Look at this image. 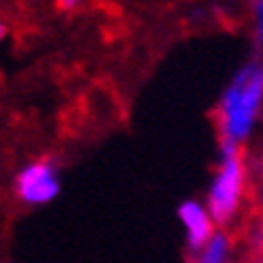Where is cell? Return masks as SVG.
Listing matches in <instances>:
<instances>
[{
  "label": "cell",
  "instance_id": "5",
  "mask_svg": "<svg viewBox=\"0 0 263 263\" xmlns=\"http://www.w3.org/2000/svg\"><path fill=\"white\" fill-rule=\"evenodd\" d=\"M229 257V240L222 231H216L199 253H197L195 263H227Z\"/></svg>",
  "mask_w": 263,
  "mask_h": 263
},
{
  "label": "cell",
  "instance_id": "2",
  "mask_svg": "<svg viewBox=\"0 0 263 263\" xmlns=\"http://www.w3.org/2000/svg\"><path fill=\"white\" fill-rule=\"evenodd\" d=\"M244 193V161L240 146L220 143V161L214 180L210 182L205 208L216 225H227L235 216Z\"/></svg>",
  "mask_w": 263,
  "mask_h": 263
},
{
  "label": "cell",
  "instance_id": "6",
  "mask_svg": "<svg viewBox=\"0 0 263 263\" xmlns=\"http://www.w3.org/2000/svg\"><path fill=\"white\" fill-rule=\"evenodd\" d=\"M253 11V43L261 51L263 49V0H251Z\"/></svg>",
  "mask_w": 263,
  "mask_h": 263
},
{
  "label": "cell",
  "instance_id": "4",
  "mask_svg": "<svg viewBox=\"0 0 263 263\" xmlns=\"http://www.w3.org/2000/svg\"><path fill=\"white\" fill-rule=\"evenodd\" d=\"M178 218L186 233V244L193 253H199L201 248L212 240L216 233V222L210 216L208 208L197 201V199H186L178 205Z\"/></svg>",
  "mask_w": 263,
  "mask_h": 263
},
{
  "label": "cell",
  "instance_id": "1",
  "mask_svg": "<svg viewBox=\"0 0 263 263\" xmlns=\"http://www.w3.org/2000/svg\"><path fill=\"white\" fill-rule=\"evenodd\" d=\"M263 107V64L248 60L231 77L218 101L220 141L240 146L253 135Z\"/></svg>",
  "mask_w": 263,
  "mask_h": 263
},
{
  "label": "cell",
  "instance_id": "8",
  "mask_svg": "<svg viewBox=\"0 0 263 263\" xmlns=\"http://www.w3.org/2000/svg\"><path fill=\"white\" fill-rule=\"evenodd\" d=\"M7 34H9V28H7V24L5 22H0V43L7 39Z\"/></svg>",
  "mask_w": 263,
  "mask_h": 263
},
{
  "label": "cell",
  "instance_id": "3",
  "mask_svg": "<svg viewBox=\"0 0 263 263\" xmlns=\"http://www.w3.org/2000/svg\"><path fill=\"white\" fill-rule=\"evenodd\" d=\"M17 197L28 205H45L60 195L58 169L51 161H34L26 165L15 180Z\"/></svg>",
  "mask_w": 263,
  "mask_h": 263
},
{
  "label": "cell",
  "instance_id": "7",
  "mask_svg": "<svg viewBox=\"0 0 263 263\" xmlns=\"http://www.w3.org/2000/svg\"><path fill=\"white\" fill-rule=\"evenodd\" d=\"M82 0H58V5L62 7V9H73V7H77Z\"/></svg>",
  "mask_w": 263,
  "mask_h": 263
}]
</instances>
